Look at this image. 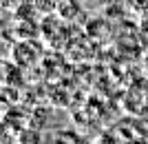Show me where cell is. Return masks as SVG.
I'll return each instance as SVG.
<instances>
[{"mask_svg": "<svg viewBox=\"0 0 148 144\" xmlns=\"http://www.w3.org/2000/svg\"><path fill=\"white\" fill-rule=\"evenodd\" d=\"M126 7L135 13H144L148 11V0H126Z\"/></svg>", "mask_w": 148, "mask_h": 144, "instance_id": "6da1fadb", "label": "cell"}]
</instances>
